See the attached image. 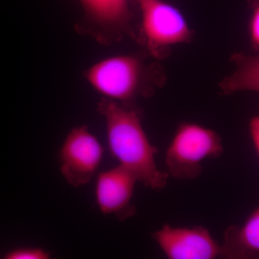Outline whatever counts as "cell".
Returning a JSON list of instances; mask_svg holds the SVG:
<instances>
[{"label":"cell","mask_w":259,"mask_h":259,"mask_svg":"<svg viewBox=\"0 0 259 259\" xmlns=\"http://www.w3.org/2000/svg\"><path fill=\"white\" fill-rule=\"evenodd\" d=\"M98 112L105 117L109 148L119 164L133 172L147 188H164L169 176L158 168V148L148 139L139 110L104 98L99 103Z\"/></svg>","instance_id":"1"},{"label":"cell","mask_w":259,"mask_h":259,"mask_svg":"<svg viewBox=\"0 0 259 259\" xmlns=\"http://www.w3.org/2000/svg\"><path fill=\"white\" fill-rule=\"evenodd\" d=\"M51 254L41 248H15L5 255V259H48Z\"/></svg>","instance_id":"11"},{"label":"cell","mask_w":259,"mask_h":259,"mask_svg":"<svg viewBox=\"0 0 259 259\" xmlns=\"http://www.w3.org/2000/svg\"><path fill=\"white\" fill-rule=\"evenodd\" d=\"M144 76L141 61L128 55L99 61L86 72L87 80L97 93L127 106L142 93Z\"/></svg>","instance_id":"3"},{"label":"cell","mask_w":259,"mask_h":259,"mask_svg":"<svg viewBox=\"0 0 259 259\" xmlns=\"http://www.w3.org/2000/svg\"><path fill=\"white\" fill-rule=\"evenodd\" d=\"M137 182L134 174L120 164L99 174L96 199L100 211L121 221L133 217L136 212L132 201Z\"/></svg>","instance_id":"7"},{"label":"cell","mask_w":259,"mask_h":259,"mask_svg":"<svg viewBox=\"0 0 259 259\" xmlns=\"http://www.w3.org/2000/svg\"><path fill=\"white\" fill-rule=\"evenodd\" d=\"M234 60L236 69L221 83L223 93L233 94L241 91L259 93V55H236Z\"/></svg>","instance_id":"10"},{"label":"cell","mask_w":259,"mask_h":259,"mask_svg":"<svg viewBox=\"0 0 259 259\" xmlns=\"http://www.w3.org/2000/svg\"><path fill=\"white\" fill-rule=\"evenodd\" d=\"M92 23L109 30H122L131 19L129 0H79Z\"/></svg>","instance_id":"9"},{"label":"cell","mask_w":259,"mask_h":259,"mask_svg":"<svg viewBox=\"0 0 259 259\" xmlns=\"http://www.w3.org/2000/svg\"><path fill=\"white\" fill-rule=\"evenodd\" d=\"M103 154L100 141L87 126L74 127L59 151L61 175L72 187L87 185L96 175Z\"/></svg>","instance_id":"4"},{"label":"cell","mask_w":259,"mask_h":259,"mask_svg":"<svg viewBox=\"0 0 259 259\" xmlns=\"http://www.w3.org/2000/svg\"><path fill=\"white\" fill-rule=\"evenodd\" d=\"M139 3V5L142 4V3H145V2L148 1V0H136Z\"/></svg>","instance_id":"15"},{"label":"cell","mask_w":259,"mask_h":259,"mask_svg":"<svg viewBox=\"0 0 259 259\" xmlns=\"http://www.w3.org/2000/svg\"><path fill=\"white\" fill-rule=\"evenodd\" d=\"M247 2H248V5L251 8L259 5V0H247Z\"/></svg>","instance_id":"14"},{"label":"cell","mask_w":259,"mask_h":259,"mask_svg":"<svg viewBox=\"0 0 259 259\" xmlns=\"http://www.w3.org/2000/svg\"><path fill=\"white\" fill-rule=\"evenodd\" d=\"M253 10L249 26L250 40L253 47L259 50V5L253 7Z\"/></svg>","instance_id":"12"},{"label":"cell","mask_w":259,"mask_h":259,"mask_svg":"<svg viewBox=\"0 0 259 259\" xmlns=\"http://www.w3.org/2000/svg\"><path fill=\"white\" fill-rule=\"evenodd\" d=\"M223 153L219 135L207 127L184 122L174 135L165 155L168 176L178 180H195L202 171V162Z\"/></svg>","instance_id":"2"},{"label":"cell","mask_w":259,"mask_h":259,"mask_svg":"<svg viewBox=\"0 0 259 259\" xmlns=\"http://www.w3.org/2000/svg\"><path fill=\"white\" fill-rule=\"evenodd\" d=\"M141 6L142 28L149 49L154 51L189 42L192 32L178 8L163 0H148Z\"/></svg>","instance_id":"5"},{"label":"cell","mask_w":259,"mask_h":259,"mask_svg":"<svg viewBox=\"0 0 259 259\" xmlns=\"http://www.w3.org/2000/svg\"><path fill=\"white\" fill-rule=\"evenodd\" d=\"M249 132L252 142L259 156V115L255 116L250 120Z\"/></svg>","instance_id":"13"},{"label":"cell","mask_w":259,"mask_h":259,"mask_svg":"<svg viewBox=\"0 0 259 259\" xmlns=\"http://www.w3.org/2000/svg\"><path fill=\"white\" fill-rule=\"evenodd\" d=\"M153 241L169 259H214L221 247L202 226L175 227L165 224L152 233Z\"/></svg>","instance_id":"6"},{"label":"cell","mask_w":259,"mask_h":259,"mask_svg":"<svg viewBox=\"0 0 259 259\" xmlns=\"http://www.w3.org/2000/svg\"><path fill=\"white\" fill-rule=\"evenodd\" d=\"M221 257L228 259H259V207L242 225L225 231Z\"/></svg>","instance_id":"8"}]
</instances>
